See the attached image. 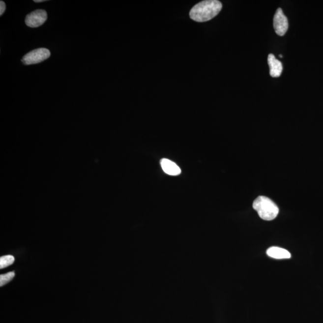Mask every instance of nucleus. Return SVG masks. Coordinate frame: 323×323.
<instances>
[{
	"instance_id": "obj_1",
	"label": "nucleus",
	"mask_w": 323,
	"mask_h": 323,
	"mask_svg": "<svg viewBox=\"0 0 323 323\" xmlns=\"http://www.w3.org/2000/svg\"><path fill=\"white\" fill-rule=\"evenodd\" d=\"M222 9V4L217 0H207L199 2L190 11V17L198 23H204L214 18Z\"/></svg>"
},
{
	"instance_id": "obj_2",
	"label": "nucleus",
	"mask_w": 323,
	"mask_h": 323,
	"mask_svg": "<svg viewBox=\"0 0 323 323\" xmlns=\"http://www.w3.org/2000/svg\"><path fill=\"white\" fill-rule=\"evenodd\" d=\"M253 208L262 219L270 221L277 217L279 208L271 200L264 196L257 198L253 204Z\"/></svg>"
},
{
	"instance_id": "obj_3",
	"label": "nucleus",
	"mask_w": 323,
	"mask_h": 323,
	"mask_svg": "<svg viewBox=\"0 0 323 323\" xmlns=\"http://www.w3.org/2000/svg\"><path fill=\"white\" fill-rule=\"evenodd\" d=\"M51 56V52L46 48L33 50L23 58L21 61L24 64L29 65L44 61Z\"/></svg>"
},
{
	"instance_id": "obj_4",
	"label": "nucleus",
	"mask_w": 323,
	"mask_h": 323,
	"mask_svg": "<svg viewBox=\"0 0 323 323\" xmlns=\"http://www.w3.org/2000/svg\"><path fill=\"white\" fill-rule=\"evenodd\" d=\"M274 28L275 32L280 36L285 35L288 30V19L284 15L283 11L281 8L276 11L274 17Z\"/></svg>"
},
{
	"instance_id": "obj_5",
	"label": "nucleus",
	"mask_w": 323,
	"mask_h": 323,
	"mask_svg": "<svg viewBox=\"0 0 323 323\" xmlns=\"http://www.w3.org/2000/svg\"><path fill=\"white\" fill-rule=\"evenodd\" d=\"M48 18L47 12L44 10H36L26 16V24L28 27L37 28L45 23Z\"/></svg>"
},
{
	"instance_id": "obj_6",
	"label": "nucleus",
	"mask_w": 323,
	"mask_h": 323,
	"mask_svg": "<svg viewBox=\"0 0 323 323\" xmlns=\"http://www.w3.org/2000/svg\"><path fill=\"white\" fill-rule=\"evenodd\" d=\"M267 62L270 68V75L272 77H278L283 72V64L280 60L275 59L273 54H269L267 58Z\"/></svg>"
},
{
	"instance_id": "obj_7",
	"label": "nucleus",
	"mask_w": 323,
	"mask_h": 323,
	"mask_svg": "<svg viewBox=\"0 0 323 323\" xmlns=\"http://www.w3.org/2000/svg\"><path fill=\"white\" fill-rule=\"evenodd\" d=\"M161 165L162 170L168 175L173 176H178L180 175L181 173V169L178 165L169 159H162Z\"/></svg>"
},
{
	"instance_id": "obj_8",
	"label": "nucleus",
	"mask_w": 323,
	"mask_h": 323,
	"mask_svg": "<svg viewBox=\"0 0 323 323\" xmlns=\"http://www.w3.org/2000/svg\"><path fill=\"white\" fill-rule=\"evenodd\" d=\"M267 255L276 259H285L291 258L289 251L278 247H271L266 251Z\"/></svg>"
},
{
	"instance_id": "obj_9",
	"label": "nucleus",
	"mask_w": 323,
	"mask_h": 323,
	"mask_svg": "<svg viewBox=\"0 0 323 323\" xmlns=\"http://www.w3.org/2000/svg\"><path fill=\"white\" fill-rule=\"evenodd\" d=\"M15 258L13 256L7 255L1 257L0 258V269H3L10 266L13 264Z\"/></svg>"
},
{
	"instance_id": "obj_10",
	"label": "nucleus",
	"mask_w": 323,
	"mask_h": 323,
	"mask_svg": "<svg viewBox=\"0 0 323 323\" xmlns=\"http://www.w3.org/2000/svg\"><path fill=\"white\" fill-rule=\"evenodd\" d=\"M14 277H15V273L13 272L0 275V286L2 287L5 284L9 283L10 281L13 280Z\"/></svg>"
},
{
	"instance_id": "obj_11",
	"label": "nucleus",
	"mask_w": 323,
	"mask_h": 323,
	"mask_svg": "<svg viewBox=\"0 0 323 323\" xmlns=\"http://www.w3.org/2000/svg\"><path fill=\"white\" fill-rule=\"evenodd\" d=\"M5 9H6V6H5L4 2L1 1L0 2V15H2V14L5 12Z\"/></svg>"
},
{
	"instance_id": "obj_12",
	"label": "nucleus",
	"mask_w": 323,
	"mask_h": 323,
	"mask_svg": "<svg viewBox=\"0 0 323 323\" xmlns=\"http://www.w3.org/2000/svg\"><path fill=\"white\" fill-rule=\"evenodd\" d=\"M45 1L44 0H35L34 2H43Z\"/></svg>"
},
{
	"instance_id": "obj_13",
	"label": "nucleus",
	"mask_w": 323,
	"mask_h": 323,
	"mask_svg": "<svg viewBox=\"0 0 323 323\" xmlns=\"http://www.w3.org/2000/svg\"><path fill=\"white\" fill-rule=\"evenodd\" d=\"M280 58H283V55H280Z\"/></svg>"
}]
</instances>
